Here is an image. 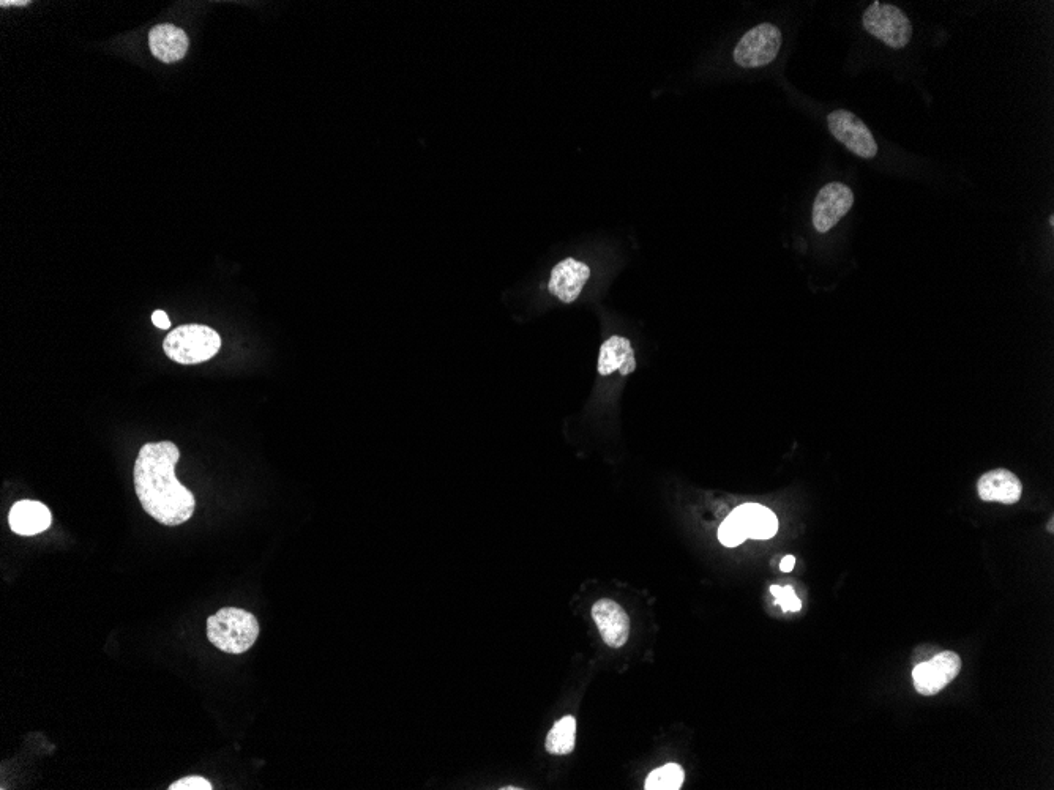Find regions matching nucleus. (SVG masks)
Listing matches in <instances>:
<instances>
[{"mask_svg":"<svg viewBox=\"0 0 1054 790\" xmlns=\"http://www.w3.org/2000/svg\"><path fill=\"white\" fill-rule=\"evenodd\" d=\"M179 459V447L172 442L146 444L136 458V496L147 515L163 526H180L195 513L193 492L176 477Z\"/></svg>","mask_w":1054,"mask_h":790,"instance_id":"f257e3e1","label":"nucleus"},{"mask_svg":"<svg viewBox=\"0 0 1054 790\" xmlns=\"http://www.w3.org/2000/svg\"><path fill=\"white\" fill-rule=\"evenodd\" d=\"M259 623L251 612L223 608L207 619V638L221 652L240 655L255 645Z\"/></svg>","mask_w":1054,"mask_h":790,"instance_id":"f03ea898","label":"nucleus"},{"mask_svg":"<svg viewBox=\"0 0 1054 790\" xmlns=\"http://www.w3.org/2000/svg\"><path fill=\"white\" fill-rule=\"evenodd\" d=\"M221 338L214 328L207 325L190 324L174 328L166 336L163 349L172 362L180 365H198L215 357L220 351Z\"/></svg>","mask_w":1054,"mask_h":790,"instance_id":"7ed1b4c3","label":"nucleus"},{"mask_svg":"<svg viewBox=\"0 0 1054 790\" xmlns=\"http://www.w3.org/2000/svg\"><path fill=\"white\" fill-rule=\"evenodd\" d=\"M868 34L886 43L889 48L903 49L912 38V24L897 5L873 2L862 16Z\"/></svg>","mask_w":1054,"mask_h":790,"instance_id":"20e7f679","label":"nucleus"},{"mask_svg":"<svg viewBox=\"0 0 1054 790\" xmlns=\"http://www.w3.org/2000/svg\"><path fill=\"white\" fill-rule=\"evenodd\" d=\"M782 48V32L764 23L748 30L734 48V62L742 68H759L774 62Z\"/></svg>","mask_w":1054,"mask_h":790,"instance_id":"39448f33","label":"nucleus"},{"mask_svg":"<svg viewBox=\"0 0 1054 790\" xmlns=\"http://www.w3.org/2000/svg\"><path fill=\"white\" fill-rule=\"evenodd\" d=\"M827 123H829L832 136L856 157L871 160L878 155L875 136L865 125L864 120L859 119L853 112L837 109V111L830 112Z\"/></svg>","mask_w":1054,"mask_h":790,"instance_id":"423d86ee","label":"nucleus"},{"mask_svg":"<svg viewBox=\"0 0 1054 790\" xmlns=\"http://www.w3.org/2000/svg\"><path fill=\"white\" fill-rule=\"evenodd\" d=\"M854 193L848 185L830 182L819 190L813 204L812 220L816 231L826 234L853 209Z\"/></svg>","mask_w":1054,"mask_h":790,"instance_id":"0eeeda50","label":"nucleus"},{"mask_svg":"<svg viewBox=\"0 0 1054 790\" xmlns=\"http://www.w3.org/2000/svg\"><path fill=\"white\" fill-rule=\"evenodd\" d=\"M961 671V658L955 652H942L933 660L919 664L912 672L914 686L922 696L941 693Z\"/></svg>","mask_w":1054,"mask_h":790,"instance_id":"6e6552de","label":"nucleus"},{"mask_svg":"<svg viewBox=\"0 0 1054 790\" xmlns=\"http://www.w3.org/2000/svg\"><path fill=\"white\" fill-rule=\"evenodd\" d=\"M592 617L599 628L603 642L608 647L621 649L627 644L630 638V620H628L627 612L616 601L608 600V598L597 601L592 606Z\"/></svg>","mask_w":1054,"mask_h":790,"instance_id":"1a4fd4ad","label":"nucleus"},{"mask_svg":"<svg viewBox=\"0 0 1054 790\" xmlns=\"http://www.w3.org/2000/svg\"><path fill=\"white\" fill-rule=\"evenodd\" d=\"M589 278L591 269L584 262L567 258L554 267L548 287L554 297L569 305L580 297Z\"/></svg>","mask_w":1054,"mask_h":790,"instance_id":"9d476101","label":"nucleus"},{"mask_svg":"<svg viewBox=\"0 0 1054 790\" xmlns=\"http://www.w3.org/2000/svg\"><path fill=\"white\" fill-rule=\"evenodd\" d=\"M977 492L983 502L1013 505L1020 502L1023 485L1020 478L1007 469H996L980 477Z\"/></svg>","mask_w":1054,"mask_h":790,"instance_id":"9b49d317","label":"nucleus"},{"mask_svg":"<svg viewBox=\"0 0 1054 790\" xmlns=\"http://www.w3.org/2000/svg\"><path fill=\"white\" fill-rule=\"evenodd\" d=\"M8 522L13 532L23 537H32L51 527V511L37 500H21L10 510Z\"/></svg>","mask_w":1054,"mask_h":790,"instance_id":"f8f14e48","label":"nucleus"},{"mask_svg":"<svg viewBox=\"0 0 1054 790\" xmlns=\"http://www.w3.org/2000/svg\"><path fill=\"white\" fill-rule=\"evenodd\" d=\"M149 46L150 51L158 60L165 64H174L177 60L184 59L190 41H188L185 30L172 26V24H160L150 30Z\"/></svg>","mask_w":1054,"mask_h":790,"instance_id":"ddd939ff","label":"nucleus"},{"mask_svg":"<svg viewBox=\"0 0 1054 790\" xmlns=\"http://www.w3.org/2000/svg\"><path fill=\"white\" fill-rule=\"evenodd\" d=\"M635 369V351L627 338L614 335L602 344L599 355L600 376H611L616 371H619L622 376H628Z\"/></svg>","mask_w":1054,"mask_h":790,"instance_id":"4468645a","label":"nucleus"},{"mask_svg":"<svg viewBox=\"0 0 1054 790\" xmlns=\"http://www.w3.org/2000/svg\"><path fill=\"white\" fill-rule=\"evenodd\" d=\"M736 518L741 522L747 538L755 540H769L774 537L778 530L777 516L758 504H745L733 511Z\"/></svg>","mask_w":1054,"mask_h":790,"instance_id":"2eb2a0df","label":"nucleus"},{"mask_svg":"<svg viewBox=\"0 0 1054 790\" xmlns=\"http://www.w3.org/2000/svg\"><path fill=\"white\" fill-rule=\"evenodd\" d=\"M575 740L576 720L573 716H564L546 737V751L554 756H567L575 750Z\"/></svg>","mask_w":1054,"mask_h":790,"instance_id":"dca6fc26","label":"nucleus"},{"mask_svg":"<svg viewBox=\"0 0 1054 790\" xmlns=\"http://www.w3.org/2000/svg\"><path fill=\"white\" fill-rule=\"evenodd\" d=\"M684 768L677 764H666L647 776L646 790H679L684 784Z\"/></svg>","mask_w":1054,"mask_h":790,"instance_id":"f3484780","label":"nucleus"},{"mask_svg":"<svg viewBox=\"0 0 1054 790\" xmlns=\"http://www.w3.org/2000/svg\"><path fill=\"white\" fill-rule=\"evenodd\" d=\"M718 540H720V543H722L723 546H726V548H736V546H741L742 543L747 540V535H745L744 529H742L741 522H739V519L736 518L734 513H731V515L723 521L720 529H718Z\"/></svg>","mask_w":1054,"mask_h":790,"instance_id":"a211bd4d","label":"nucleus"},{"mask_svg":"<svg viewBox=\"0 0 1054 790\" xmlns=\"http://www.w3.org/2000/svg\"><path fill=\"white\" fill-rule=\"evenodd\" d=\"M770 593L775 597V604L782 606L785 612H797L802 608V603H800L796 592L791 586H772L770 587Z\"/></svg>","mask_w":1054,"mask_h":790,"instance_id":"6ab92c4d","label":"nucleus"},{"mask_svg":"<svg viewBox=\"0 0 1054 790\" xmlns=\"http://www.w3.org/2000/svg\"><path fill=\"white\" fill-rule=\"evenodd\" d=\"M169 790H212V784L202 776H188V778L179 779L176 783H172L168 787Z\"/></svg>","mask_w":1054,"mask_h":790,"instance_id":"aec40b11","label":"nucleus"},{"mask_svg":"<svg viewBox=\"0 0 1054 790\" xmlns=\"http://www.w3.org/2000/svg\"><path fill=\"white\" fill-rule=\"evenodd\" d=\"M152 322H154L155 327L161 328V330H168L171 327V321H169L168 314L165 311H155L152 314Z\"/></svg>","mask_w":1054,"mask_h":790,"instance_id":"412c9836","label":"nucleus"},{"mask_svg":"<svg viewBox=\"0 0 1054 790\" xmlns=\"http://www.w3.org/2000/svg\"><path fill=\"white\" fill-rule=\"evenodd\" d=\"M794 567H796V557L793 556H786L780 563V570L785 571V573L793 571Z\"/></svg>","mask_w":1054,"mask_h":790,"instance_id":"4be33fe9","label":"nucleus"},{"mask_svg":"<svg viewBox=\"0 0 1054 790\" xmlns=\"http://www.w3.org/2000/svg\"><path fill=\"white\" fill-rule=\"evenodd\" d=\"M0 5H2V7H10V5H13V7H26V5H29V2H27V0H2Z\"/></svg>","mask_w":1054,"mask_h":790,"instance_id":"5701e85b","label":"nucleus"}]
</instances>
